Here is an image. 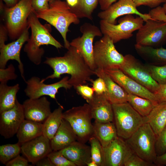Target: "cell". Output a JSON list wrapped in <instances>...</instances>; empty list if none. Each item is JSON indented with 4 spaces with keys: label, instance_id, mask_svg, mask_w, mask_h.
Segmentation results:
<instances>
[{
    "label": "cell",
    "instance_id": "obj_1",
    "mask_svg": "<svg viewBox=\"0 0 166 166\" xmlns=\"http://www.w3.org/2000/svg\"><path fill=\"white\" fill-rule=\"evenodd\" d=\"M62 57H46L44 63L53 69V73L41 81L44 82L49 79L59 78L61 75H70L69 83L75 89L79 85L92 82L91 77L95 75L76 49L70 46Z\"/></svg>",
    "mask_w": 166,
    "mask_h": 166
},
{
    "label": "cell",
    "instance_id": "obj_54",
    "mask_svg": "<svg viewBox=\"0 0 166 166\" xmlns=\"http://www.w3.org/2000/svg\"><path fill=\"white\" fill-rule=\"evenodd\" d=\"M49 2L51 1L52 0H48Z\"/></svg>",
    "mask_w": 166,
    "mask_h": 166
},
{
    "label": "cell",
    "instance_id": "obj_15",
    "mask_svg": "<svg viewBox=\"0 0 166 166\" xmlns=\"http://www.w3.org/2000/svg\"><path fill=\"white\" fill-rule=\"evenodd\" d=\"M132 14L141 17L145 22L149 19H153L149 13L143 14L139 12L133 0H118L106 10L99 12L97 16L101 20L110 24H116V19L119 17Z\"/></svg>",
    "mask_w": 166,
    "mask_h": 166
},
{
    "label": "cell",
    "instance_id": "obj_53",
    "mask_svg": "<svg viewBox=\"0 0 166 166\" xmlns=\"http://www.w3.org/2000/svg\"><path fill=\"white\" fill-rule=\"evenodd\" d=\"M162 7L164 11L166 14V2L164 4Z\"/></svg>",
    "mask_w": 166,
    "mask_h": 166
},
{
    "label": "cell",
    "instance_id": "obj_27",
    "mask_svg": "<svg viewBox=\"0 0 166 166\" xmlns=\"http://www.w3.org/2000/svg\"><path fill=\"white\" fill-rule=\"evenodd\" d=\"M93 136L99 140L103 148L107 146L118 136L116 128L113 122H100L95 121Z\"/></svg>",
    "mask_w": 166,
    "mask_h": 166
},
{
    "label": "cell",
    "instance_id": "obj_22",
    "mask_svg": "<svg viewBox=\"0 0 166 166\" xmlns=\"http://www.w3.org/2000/svg\"><path fill=\"white\" fill-rule=\"evenodd\" d=\"M76 166H86L92 161L90 147L78 141L59 151Z\"/></svg>",
    "mask_w": 166,
    "mask_h": 166
},
{
    "label": "cell",
    "instance_id": "obj_38",
    "mask_svg": "<svg viewBox=\"0 0 166 166\" xmlns=\"http://www.w3.org/2000/svg\"><path fill=\"white\" fill-rule=\"evenodd\" d=\"M155 148L157 156L166 152V124L157 137Z\"/></svg>",
    "mask_w": 166,
    "mask_h": 166
},
{
    "label": "cell",
    "instance_id": "obj_42",
    "mask_svg": "<svg viewBox=\"0 0 166 166\" xmlns=\"http://www.w3.org/2000/svg\"><path fill=\"white\" fill-rule=\"evenodd\" d=\"M137 7L142 5L154 8L159 6L162 3L166 2V0H133Z\"/></svg>",
    "mask_w": 166,
    "mask_h": 166
},
{
    "label": "cell",
    "instance_id": "obj_2",
    "mask_svg": "<svg viewBox=\"0 0 166 166\" xmlns=\"http://www.w3.org/2000/svg\"><path fill=\"white\" fill-rule=\"evenodd\" d=\"M38 18L34 12L28 17V24L31 30V35L24 48L30 61L37 65L41 63L44 53V49L40 47L41 46L51 45L57 49L63 47L51 35L46 26L41 23Z\"/></svg>",
    "mask_w": 166,
    "mask_h": 166
},
{
    "label": "cell",
    "instance_id": "obj_13",
    "mask_svg": "<svg viewBox=\"0 0 166 166\" xmlns=\"http://www.w3.org/2000/svg\"><path fill=\"white\" fill-rule=\"evenodd\" d=\"M69 77L65 76L57 82L46 84L42 82L39 77L33 76L25 81L27 86L24 92L30 98H38L48 96L56 100V94L59 89L63 88L67 90L72 87L69 83Z\"/></svg>",
    "mask_w": 166,
    "mask_h": 166
},
{
    "label": "cell",
    "instance_id": "obj_32",
    "mask_svg": "<svg viewBox=\"0 0 166 166\" xmlns=\"http://www.w3.org/2000/svg\"><path fill=\"white\" fill-rule=\"evenodd\" d=\"M99 0H78L77 5L71 11L79 18H85L92 20V14Z\"/></svg>",
    "mask_w": 166,
    "mask_h": 166
},
{
    "label": "cell",
    "instance_id": "obj_12",
    "mask_svg": "<svg viewBox=\"0 0 166 166\" xmlns=\"http://www.w3.org/2000/svg\"><path fill=\"white\" fill-rule=\"evenodd\" d=\"M124 57L125 61L119 69L152 93H156L160 84L152 78L145 65L131 54Z\"/></svg>",
    "mask_w": 166,
    "mask_h": 166
},
{
    "label": "cell",
    "instance_id": "obj_31",
    "mask_svg": "<svg viewBox=\"0 0 166 166\" xmlns=\"http://www.w3.org/2000/svg\"><path fill=\"white\" fill-rule=\"evenodd\" d=\"M127 102L143 117L148 115L155 105L148 99L130 93H128Z\"/></svg>",
    "mask_w": 166,
    "mask_h": 166
},
{
    "label": "cell",
    "instance_id": "obj_48",
    "mask_svg": "<svg viewBox=\"0 0 166 166\" xmlns=\"http://www.w3.org/2000/svg\"><path fill=\"white\" fill-rule=\"evenodd\" d=\"M8 33L7 29L5 26L1 25L0 28V45L5 44L6 41L7 34Z\"/></svg>",
    "mask_w": 166,
    "mask_h": 166
},
{
    "label": "cell",
    "instance_id": "obj_51",
    "mask_svg": "<svg viewBox=\"0 0 166 166\" xmlns=\"http://www.w3.org/2000/svg\"><path fill=\"white\" fill-rule=\"evenodd\" d=\"M9 7L14 6L17 3L18 0H3Z\"/></svg>",
    "mask_w": 166,
    "mask_h": 166
},
{
    "label": "cell",
    "instance_id": "obj_33",
    "mask_svg": "<svg viewBox=\"0 0 166 166\" xmlns=\"http://www.w3.org/2000/svg\"><path fill=\"white\" fill-rule=\"evenodd\" d=\"M21 152V144L18 142L14 144H7L0 146V161L6 164Z\"/></svg>",
    "mask_w": 166,
    "mask_h": 166
},
{
    "label": "cell",
    "instance_id": "obj_47",
    "mask_svg": "<svg viewBox=\"0 0 166 166\" xmlns=\"http://www.w3.org/2000/svg\"><path fill=\"white\" fill-rule=\"evenodd\" d=\"M35 164L37 166H55L47 156L40 159Z\"/></svg>",
    "mask_w": 166,
    "mask_h": 166
},
{
    "label": "cell",
    "instance_id": "obj_46",
    "mask_svg": "<svg viewBox=\"0 0 166 166\" xmlns=\"http://www.w3.org/2000/svg\"><path fill=\"white\" fill-rule=\"evenodd\" d=\"M155 94L159 102H166V84H160L159 89Z\"/></svg>",
    "mask_w": 166,
    "mask_h": 166
},
{
    "label": "cell",
    "instance_id": "obj_45",
    "mask_svg": "<svg viewBox=\"0 0 166 166\" xmlns=\"http://www.w3.org/2000/svg\"><path fill=\"white\" fill-rule=\"evenodd\" d=\"M32 5L36 11L45 10L48 9L49 7L48 0H32Z\"/></svg>",
    "mask_w": 166,
    "mask_h": 166
},
{
    "label": "cell",
    "instance_id": "obj_44",
    "mask_svg": "<svg viewBox=\"0 0 166 166\" xmlns=\"http://www.w3.org/2000/svg\"><path fill=\"white\" fill-rule=\"evenodd\" d=\"M29 161L26 158L18 155L8 162L5 164L6 166H28Z\"/></svg>",
    "mask_w": 166,
    "mask_h": 166
},
{
    "label": "cell",
    "instance_id": "obj_40",
    "mask_svg": "<svg viewBox=\"0 0 166 166\" xmlns=\"http://www.w3.org/2000/svg\"><path fill=\"white\" fill-rule=\"evenodd\" d=\"M75 89L77 93L87 101L92 99L94 94L93 88L85 85H79L76 87Z\"/></svg>",
    "mask_w": 166,
    "mask_h": 166
},
{
    "label": "cell",
    "instance_id": "obj_49",
    "mask_svg": "<svg viewBox=\"0 0 166 166\" xmlns=\"http://www.w3.org/2000/svg\"><path fill=\"white\" fill-rule=\"evenodd\" d=\"M154 164L156 166H166V152L161 155L157 156Z\"/></svg>",
    "mask_w": 166,
    "mask_h": 166
},
{
    "label": "cell",
    "instance_id": "obj_8",
    "mask_svg": "<svg viewBox=\"0 0 166 166\" xmlns=\"http://www.w3.org/2000/svg\"><path fill=\"white\" fill-rule=\"evenodd\" d=\"M32 0H20L14 6L5 11L6 26L8 34L12 39L18 38L28 27V19L34 11Z\"/></svg>",
    "mask_w": 166,
    "mask_h": 166
},
{
    "label": "cell",
    "instance_id": "obj_10",
    "mask_svg": "<svg viewBox=\"0 0 166 166\" xmlns=\"http://www.w3.org/2000/svg\"><path fill=\"white\" fill-rule=\"evenodd\" d=\"M80 30L82 35L72 40L70 45L76 49L90 68L94 71L96 68L93 58V41L96 37H101L103 34L100 28L88 22L81 25Z\"/></svg>",
    "mask_w": 166,
    "mask_h": 166
},
{
    "label": "cell",
    "instance_id": "obj_39",
    "mask_svg": "<svg viewBox=\"0 0 166 166\" xmlns=\"http://www.w3.org/2000/svg\"><path fill=\"white\" fill-rule=\"evenodd\" d=\"M17 77L14 67L12 64L9 65L6 68L0 69V83H7L8 81L15 80Z\"/></svg>",
    "mask_w": 166,
    "mask_h": 166
},
{
    "label": "cell",
    "instance_id": "obj_52",
    "mask_svg": "<svg viewBox=\"0 0 166 166\" xmlns=\"http://www.w3.org/2000/svg\"><path fill=\"white\" fill-rule=\"evenodd\" d=\"M88 166H97V164L94 161H91L87 164Z\"/></svg>",
    "mask_w": 166,
    "mask_h": 166
},
{
    "label": "cell",
    "instance_id": "obj_35",
    "mask_svg": "<svg viewBox=\"0 0 166 166\" xmlns=\"http://www.w3.org/2000/svg\"><path fill=\"white\" fill-rule=\"evenodd\" d=\"M152 78L160 85L166 84V65H155L144 64Z\"/></svg>",
    "mask_w": 166,
    "mask_h": 166
},
{
    "label": "cell",
    "instance_id": "obj_18",
    "mask_svg": "<svg viewBox=\"0 0 166 166\" xmlns=\"http://www.w3.org/2000/svg\"><path fill=\"white\" fill-rule=\"evenodd\" d=\"M118 136L107 146L103 148L102 166H124L132 152L125 140Z\"/></svg>",
    "mask_w": 166,
    "mask_h": 166
},
{
    "label": "cell",
    "instance_id": "obj_50",
    "mask_svg": "<svg viewBox=\"0 0 166 166\" xmlns=\"http://www.w3.org/2000/svg\"><path fill=\"white\" fill-rule=\"evenodd\" d=\"M117 0H99V3L100 9L102 10L107 9L110 5Z\"/></svg>",
    "mask_w": 166,
    "mask_h": 166
},
{
    "label": "cell",
    "instance_id": "obj_43",
    "mask_svg": "<svg viewBox=\"0 0 166 166\" xmlns=\"http://www.w3.org/2000/svg\"><path fill=\"white\" fill-rule=\"evenodd\" d=\"M92 82L93 88L95 93L102 94L107 92L106 84L102 78L98 77L95 80L93 81Z\"/></svg>",
    "mask_w": 166,
    "mask_h": 166
},
{
    "label": "cell",
    "instance_id": "obj_6",
    "mask_svg": "<svg viewBox=\"0 0 166 166\" xmlns=\"http://www.w3.org/2000/svg\"><path fill=\"white\" fill-rule=\"evenodd\" d=\"M63 118L70 124L77 141L85 143L93 136V125L90 107L88 103L73 107L63 113Z\"/></svg>",
    "mask_w": 166,
    "mask_h": 166
},
{
    "label": "cell",
    "instance_id": "obj_25",
    "mask_svg": "<svg viewBox=\"0 0 166 166\" xmlns=\"http://www.w3.org/2000/svg\"><path fill=\"white\" fill-rule=\"evenodd\" d=\"M135 48L137 53L147 64L159 66L166 65V49L162 47L154 48L136 44Z\"/></svg>",
    "mask_w": 166,
    "mask_h": 166
},
{
    "label": "cell",
    "instance_id": "obj_3",
    "mask_svg": "<svg viewBox=\"0 0 166 166\" xmlns=\"http://www.w3.org/2000/svg\"><path fill=\"white\" fill-rule=\"evenodd\" d=\"M49 4L48 9L34 12L38 18L45 20L59 31L63 38L65 47L68 49L70 46L66 37L69 27L72 24H79L80 20L71 11L66 2L52 0Z\"/></svg>",
    "mask_w": 166,
    "mask_h": 166
},
{
    "label": "cell",
    "instance_id": "obj_30",
    "mask_svg": "<svg viewBox=\"0 0 166 166\" xmlns=\"http://www.w3.org/2000/svg\"><path fill=\"white\" fill-rule=\"evenodd\" d=\"M63 109V106L60 105L43 123L42 135L50 140L55 134L61 123Z\"/></svg>",
    "mask_w": 166,
    "mask_h": 166
},
{
    "label": "cell",
    "instance_id": "obj_23",
    "mask_svg": "<svg viewBox=\"0 0 166 166\" xmlns=\"http://www.w3.org/2000/svg\"><path fill=\"white\" fill-rule=\"evenodd\" d=\"M95 75L102 78L106 84L107 91L105 93L107 99L112 104H121L127 102L128 93L102 69L97 68Z\"/></svg>",
    "mask_w": 166,
    "mask_h": 166
},
{
    "label": "cell",
    "instance_id": "obj_4",
    "mask_svg": "<svg viewBox=\"0 0 166 166\" xmlns=\"http://www.w3.org/2000/svg\"><path fill=\"white\" fill-rule=\"evenodd\" d=\"M156 139L149 124L144 123L125 140L137 155L147 162L154 164L157 156L155 148Z\"/></svg>",
    "mask_w": 166,
    "mask_h": 166
},
{
    "label": "cell",
    "instance_id": "obj_29",
    "mask_svg": "<svg viewBox=\"0 0 166 166\" xmlns=\"http://www.w3.org/2000/svg\"><path fill=\"white\" fill-rule=\"evenodd\" d=\"M18 84L8 86L7 83L0 84V113L9 109L15 105L16 95L20 89Z\"/></svg>",
    "mask_w": 166,
    "mask_h": 166
},
{
    "label": "cell",
    "instance_id": "obj_28",
    "mask_svg": "<svg viewBox=\"0 0 166 166\" xmlns=\"http://www.w3.org/2000/svg\"><path fill=\"white\" fill-rule=\"evenodd\" d=\"M43 123L25 119L17 133L18 142L21 145L42 135Z\"/></svg>",
    "mask_w": 166,
    "mask_h": 166
},
{
    "label": "cell",
    "instance_id": "obj_19",
    "mask_svg": "<svg viewBox=\"0 0 166 166\" xmlns=\"http://www.w3.org/2000/svg\"><path fill=\"white\" fill-rule=\"evenodd\" d=\"M53 151L50 140L43 135L21 145L22 154L34 164Z\"/></svg>",
    "mask_w": 166,
    "mask_h": 166
},
{
    "label": "cell",
    "instance_id": "obj_5",
    "mask_svg": "<svg viewBox=\"0 0 166 166\" xmlns=\"http://www.w3.org/2000/svg\"><path fill=\"white\" fill-rule=\"evenodd\" d=\"M112 107L118 136L127 139L144 123L143 117L127 102Z\"/></svg>",
    "mask_w": 166,
    "mask_h": 166
},
{
    "label": "cell",
    "instance_id": "obj_21",
    "mask_svg": "<svg viewBox=\"0 0 166 166\" xmlns=\"http://www.w3.org/2000/svg\"><path fill=\"white\" fill-rule=\"evenodd\" d=\"M89 105L92 119L100 122H113L114 114L112 104L105 93H94L90 100L87 101Z\"/></svg>",
    "mask_w": 166,
    "mask_h": 166
},
{
    "label": "cell",
    "instance_id": "obj_37",
    "mask_svg": "<svg viewBox=\"0 0 166 166\" xmlns=\"http://www.w3.org/2000/svg\"><path fill=\"white\" fill-rule=\"evenodd\" d=\"M156 166L154 164L144 160L132 151L126 160L124 166Z\"/></svg>",
    "mask_w": 166,
    "mask_h": 166
},
{
    "label": "cell",
    "instance_id": "obj_17",
    "mask_svg": "<svg viewBox=\"0 0 166 166\" xmlns=\"http://www.w3.org/2000/svg\"><path fill=\"white\" fill-rule=\"evenodd\" d=\"M29 28L28 26L16 41L0 45V69L5 68L7 62L10 60L16 61L21 76L25 81L24 66L20 59V53L23 44L29 38Z\"/></svg>",
    "mask_w": 166,
    "mask_h": 166
},
{
    "label": "cell",
    "instance_id": "obj_26",
    "mask_svg": "<svg viewBox=\"0 0 166 166\" xmlns=\"http://www.w3.org/2000/svg\"><path fill=\"white\" fill-rule=\"evenodd\" d=\"M143 118L144 123L149 124L157 137L166 124V102L155 105L149 114Z\"/></svg>",
    "mask_w": 166,
    "mask_h": 166
},
{
    "label": "cell",
    "instance_id": "obj_41",
    "mask_svg": "<svg viewBox=\"0 0 166 166\" xmlns=\"http://www.w3.org/2000/svg\"><path fill=\"white\" fill-rule=\"evenodd\" d=\"M149 13L152 19L166 22V14L162 7L159 6L153 8Z\"/></svg>",
    "mask_w": 166,
    "mask_h": 166
},
{
    "label": "cell",
    "instance_id": "obj_34",
    "mask_svg": "<svg viewBox=\"0 0 166 166\" xmlns=\"http://www.w3.org/2000/svg\"><path fill=\"white\" fill-rule=\"evenodd\" d=\"M90 144L92 160L95 162L97 166H102L103 153L102 146L99 140L94 136L89 140Z\"/></svg>",
    "mask_w": 166,
    "mask_h": 166
},
{
    "label": "cell",
    "instance_id": "obj_14",
    "mask_svg": "<svg viewBox=\"0 0 166 166\" xmlns=\"http://www.w3.org/2000/svg\"><path fill=\"white\" fill-rule=\"evenodd\" d=\"M103 70L128 93L148 99L152 101L155 105L159 103L155 94L127 76L120 69L114 68Z\"/></svg>",
    "mask_w": 166,
    "mask_h": 166
},
{
    "label": "cell",
    "instance_id": "obj_9",
    "mask_svg": "<svg viewBox=\"0 0 166 166\" xmlns=\"http://www.w3.org/2000/svg\"><path fill=\"white\" fill-rule=\"evenodd\" d=\"M144 21L140 16L135 18L132 14H128L120 19L118 24H110L102 20H101L99 24L103 34L108 36L116 43L132 37L133 33L143 26Z\"/></svg>",
    "mask_w": 166,
    "mask_h": 166
},
{
    "label": "cell",
    "instance_id": "obj_24",
    "mask_svg": "<svg viewBox=\"0 0 166 166\" xmlns=\"http://www.w3.org/2000/svg\"><path fill=\"white\" fill-rule=\"evenodd\" d=\"M77 140V136L69 123L63 118L60 125L50 140L53 151H58Z\"/></svg>",
    "mask_w": 166,
    "mask_h": 166
},
{
    "label": "cell",
    "instance_id": "obj_20",
    "mask_svg": "<svg viewBox=\"0 0 166 166\" xmlns=\"http://www.w3.org/2000/svg\"><path fill=\"white\" fill-rule=\"evenodd\" d=\"M25 119L38 122H44L52 113L50 103L45 96L30 98L22 104Z\"/></svg>",
    "mask_w": 166,
    "mask_h": 166
},
{
    "label": "cell",
    "instance_id": "obj_11",
    "mask_svg": "<svg viewBox=\"0 0 166 166\" xmlns=\"http://www.w3.org/2000/svg\"><path fill=\"white\" fill-rule=\"evenodd\" d=\"M138 30L136 44L158 48L166 43V22L154 19L147 20Z\"/></svg>",
    "mask_w": 166,
    "mask_h": 166
},
{
    "label": "cell",
    "instance_id": "obj_7",
    "mask_svg": "<svg viewBox=\"0 0 166 166\" xmlns=\"http://www.w3.org/2000/svg\"><path fill=\"white\" fill-rule=\"evenodd\" d=\"M111 38L106 35L93 45V58L96 69H119L125 61L124 56L116 49Z\"/></svg>",
    "mask_w": 166,
    "mask_h": 166
},
{
    "label": "cell",
    "instance_id": "obj_16",
    "mask_svg": "<svg viewBox=\"0 0 166 166\" xmlns=\"http://www.w3.org/2000/svg\"><path fill=\"white\" fill-rule=\"evenodd\" d=\"M0 134L5 139L16 134L25 119L22 104L17 99L12 108L0 113Z\"/></svg>",
    "mask_w": 166,
    "mask_h": 166
},
{
    "label": "cell",
    "instance_id": "obj_36",
    "mask_svg": "<svg viewBox=\"0 0 166 166\" xmlns=\"http://www.w3.org/2000/svg\"><path fill=\"white\" fill-rule=\"evenodd\" d=\"M47 156L55 166H76L59 151H53Z\"/></svg>",
    "mask_w": 166,
    "mask_h": 166
}]
</instances>
